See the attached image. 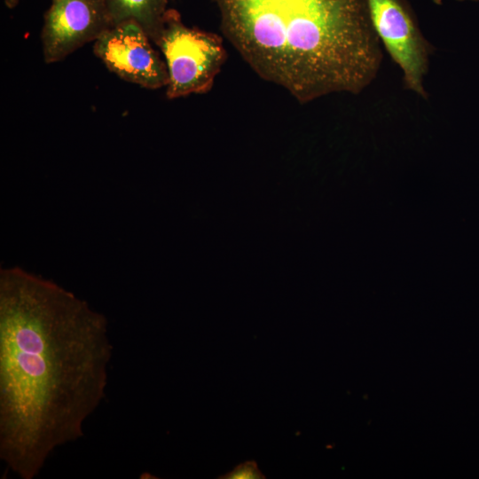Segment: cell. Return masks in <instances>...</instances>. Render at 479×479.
<instances>
[{"instance_id": "6da1fadb", "label": "cell", "mask_w": 479, "mask_h": 479, "mask_svg": "<svg viewBox=\"0 0 479 479\" xmlns=\"http://www.w3.org/2000/svg\"><path fill=\"white\" fill-rule=\"evenodd\" d=\"M113 346L104 314L20 267L0 271V458L33 479L83 436L105 398Z\"/></svg>"}, {"instance_id": "7a4b0ae2", "label": "cell", "mask_w": 479, "mask_h": 479, "mask_svg": "<svg viewBox=\"0 0 479 479\" xmlns=\"http://www.w3.org/2000/svg\"><path fill=\"white\" fill-rule=\"evenodd\" d=\"M221 29L263 79L305 104L359 94L383 59L367 0H212Z\"/></svg>"}, {"instance_id": "3957f363", "label": "cell", "mask_w": 479, "mask_h": 479, "mask_svg": "<svg viewBox=\"0 0 479 479\" xmlns=\"http://www.w3.org/2000/svg\"><path fill=\"white\" fill-rule=\"evenodd\" d=\"M156 45L168 68L169 99L211 90L227 57L221 36L185 26L174 9L166 12L164 27Z\"/></svg>"}, {"instance_id": "277c9868", "label": "cell", "mask_w": 479, "mask_h": 479, "mask_svg": "<svg viewBox=\"0 0 479 479\" xmlns=\"http://www.w3.org/2000/svg\"><path fill=\"white\" fill-rule=\"evenodd\" d=\"M373 29L403 74L406 89L428 98L424 79L433 46L423 35L406 0H367Z\"/></svg>"}, {"instance_id": "5b68a950", "label": "cell", "mask_w": 479, "mask_h": 479, "mask_svg": "<svg viewBox=\"0 0 479 479\" xmlns=\"http://www.w3.org/2000/svg\"><path fill=\"white\" fill-rule=\"evenodd\" d=\"M150 41L142 27L129 20L100 35L93 52L121 79L145 89H160L168 84V68Z\"/></svg>"}, {"instance_id": "8992f818", "label": "cell", "mask_w": 479, "mask_h": 479, "mask_svg": "<svg viewBox=\"0 0 479 479\" xmlns=\"http://www.w3.org/2000/svg\"><path fill=\"white\" fill-rule=\"evenodd\" d=\"M113 26L105 0H51L40 35L44 61L63 60Z\"/></svg>"}, {"instance_id": "52a82bcc", "label": "cell", "mask_w": 479, "mask_h": 479, "mask_svg": "<svg viewBox=\"0 0 479 479\" xmlns=\"http://www.w3.org/2000/svg\"><path fill=\"white\" fill-rule=\"evenodd\" d=\"M114 25L137 21L155 44L162 33L167 0H105Z\"/></svg>"}, {"instance_id": "ba28073f", "label": "cell", "mask_w": 479, "mask_h": 479, "mask_svg": "<svg viewBox=\"0 0 479 479\" xmlns=\"http://www.w3.org/2000/svg\"><path fill=\"white\" fill-rule=\"evenodd\" d=\"M219 479H263L265 476L255 460H247L236 466Z\"/></svg>"}, {"instance_id": "9c48e42d", "label": "cell", "mask_w": 479, "mask_h": 479, "mask_svg": "<svg viewBox=\"0 0 479 479\" xmlns=\"http://www.w3.org/2000/svg\"><path fill=\"white\" fill-rule=\"evenodd\" d=\"M20 0H4L6 7L12 9L18 5Z\"/></svg>"}, {"instance_id": "30bf717a", "label": "cell", "mask_w": 479, "mask_h": 479, "mask_svg": "<svg viewBox=\"0 0 479 479\" xmlns=\"http://www.w3.org/2000/svg\"><path fill=\"white\" fill-rule=\"evenodd\" d=\"M459 2H464V1H472V2H479V0H457Z\"/></svg>"}]
</instances>
